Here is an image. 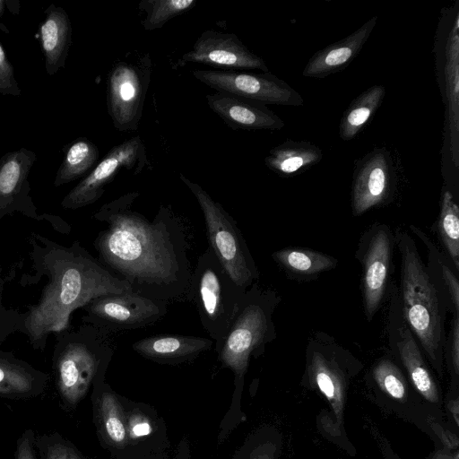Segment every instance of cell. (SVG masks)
I'll return each mask as SVG.
<instances>
[{"label":"cell","instance_id":"6da1fadb","mask_svg":"<svg viewBox=\"0 0 459 459\" xmlns=\"http://www.w3.org/2000/svg\"><path fill=\"white\" fill-rule=\"evenodd\" d=\"M139 196L124 194L96 212L106 224L94 243L100 263L134 293L168 304L188 299L193 270L183 221L170 205L150 220L134 209Z\"/></svg>","mask_w":459,"mask_h":459},{"label":"cell","instance_id":"7a4b0ae2","mask_svg":"<svg viewBox=\"0 0 459 459\" xmlns=\"http://www.w3.org/2000/svg\"><path fill=\"white\" fill-rule=\"evenodd\" d=\"M52 269L53 280L31 311L26 327L32 341L68 325L73 310L111 293H131V286L111 273L85 250L77 247L64 252Z\"/></svg>","mask_w":459,"mask_h":459},{"label":"cell","instance_id":"3957f363","mask_svg":"<svg viewBox=\"0 0 459 459\" xmlns=\"http://www.w3.org/2000/svg\"><path fill=\"white\" fill-rule=\"evenodd\" d=\"M395 241L401 254L403 316L429 358L437 361L444 344L437 290L413 239L406 232L397 230Z\"/></svg>","mask_w":459,"mask_h":459},{"label":"cell","instance_id":"277c9868","mask_svg":"<svg viewBox=\"0 0 459 459\" xmlns=\"http://www.w3.org/2000/svg\"><path fill=\"white\" fill-rule=\"evenodd\" d=\"M275 297L253 283L243 295L230 325L216 350L224 367L236 377L245 375L251 355L257 354L274 337L272 314Z\"/></svg>","mask_w":459,"mask_h":459},{"label":"cell","instance_id":"5b68a950","mask_svg":"<svg viewBox=\"0 0 459 459\" xmlns=\"http://www.w3.org/2000/svg\"><path fill=\"white\" fill-rule=\"evenodd\" d=\"M245 292L229 276L210 247L198 256L188 299L195 303L202 326L215 342L216 350Z\"/></svg>","mask_w":459,"mask_h":459},{"label":"cell","instance_id":"8992f818","mask_svg":"<svg viewBox=\"0 0 459 459\" xmlns=\"http://www.w3.org/2000/svg\"><path fill=\"white\" fill-rule=\"evenodd\" d=\"M179 178L202 210L209 247L234 282L247 290L255 283L259 273L236 221L199 184L182 173Z\"/></svg>","mask_w":459,"mask_h":459},{"label":"cell","instance_id":"52a82bcc","mask_svg":"<svg viewBox=\"0 0 459 459\" xmlns=\"http://www.w3.org/2000/svg\"><path fill=\"white\" fill-rule=\"evenodd\" d=\"M152 72L148 52L133 54L112 65L107 76V107L117 130L131 132L138 128Z\"/></svg>","mask_w":459,"mask_h":459},{"label":"cell","instance_id":"ba28073f","mask_svg":"<svg viewBox=\"0 0 459 459\" xmlns=\"http://www.w3.org/2000/svg\"><path fill=\"white\" fill-rule=\"evenodd\" d=\"M112 356L107 340L74 342L65 346L56 359L55 381L60 403L74 408L87 394L100 369Z\"/></svg>","mask_w":459,"mask_h":459},{"label":"cell","instance_id":"9c48e42d","mask_svg":"<svg viewBox=\"0 0 459 459\" xmlns=\"http://www.w3.org/2000/svg\"><path fill=\"white\" fill-rule=\"evenodd\" d=\"M150 165L145 145L139 135L113 146L102 160L66 195L62 206L77 209L98 201L123 170L139 174Z\"/></svg>","mask_w":459,"mask_h":459},{"label":"cell","instance_id":"30bf717a","mask_svg":"<svg viewBox=\"0 0 459 459\" xmlns=\"http://www.w3.org/2000/svg\"><path fill=\"white\" fill-rule=\"evenodd\" d=\"M193 75L216 91L234 94L264 105L300 107L304 104L299 92L270 72L195 70Z\"/></svg>","mask_w":459,"mask_h":459},{"label":"cell","instance_id":"8fae6325","mask_svg":"<svg viewBox=\"0 0 459 459\" xmlns=\"http://www.w3.org/2000/svg\"><path fill=\"white\" fill-rule=\"evenodd\" d=\"M402 166L385 147H377L355 162L351 184L354 215L386 203L394 195Z\"/></svg>","mask_w":459,"mask_h":459},{"label":"cell","instance_id":"7c38bea8","mask_svg":"<svg viewBox=\"0 0 459 459\" xmlns=\"http://www.w3.org/2000/svg\"><path fill=\"white\" fill-rule=\"evenodd\" d=\"M168 305L134 292L106 294L87 304L88 320L106 331L143 328L160 320Z\"/></svg>","mask_w":459,"mask_h":459},{"label":"cell","instance_id":"4fadbf2b","mask_svg":"<svg viewBox=\"0 0 459 459\" xmlns=\"http://www.w3.org/2000/svg\"><path fill=\"white\" fill-rule=\"evenodd\" d=\"M205 65L219 70H260L269 72L265 62L249 50L234 33L204 30L191 50L183 54L178 65Z\"/></svg>","mask_w":459,"mask_h":459},{"label":"cell","instance_id":"5bb4252c","mask_svg":"<svg viewBox=\"0 0 459 459\" xmlns=\"http://www.w3.org/2000/svg\"><path fill=\"white\" fill-rule=\"evenodd\" d=\"M362 254V292L365 314L370 320L379 308L387 287L392 255V235L385 225H378L368 234Z\"/></svg>","mask_w":459,"mask_h":459},{"label":"cell","instance_id":"9a60e30c","mask_svg":"<svg viewBox=\"0 0 459 459\" xmlns=\"http://www.w3.org/2000/svg\"><path fill=\"white\" fill-rule=\"evenodd\" d=\"M212 111L233 130H281L284 121L267 105L234 94L215 91L206 95Z\"/></svg>","mask_w":459,"mask_h":459},{"label":"cell","instance_id":"2e32d148","mask_svg":"<svg viewBox=\"0 0 459 459\" xmlns=\"http://www.w3.org/2000/svg\"><path fill=\"white\" fill-rule=\"evenodd\" d=\"M372 17L346 38L316 52L307 63L302 75L323 79L348 66L359 55L377 23Z\"/></svg>","mask_w":459,"mask_h":459},{"label":"cell","instance_id":"e0dca14e","mask_svg":"<svg viewBox=\"0 0 459 459\" xmlns=\"http://www.w3.org/2000/svg\"><path fill=\"white\" fill-rule=\"evenodd\" d=\"M212 339L182 334H159L133 343L139 355L159 363H177L192 359L212 349Z\"/></svg>","mask_w":459,"mask_h":459},{"label":"cell","instance_id":"ac0fdd59","mask_svg":"<svg viewBox=\"0 0 459 459\" xmlns=\"http://www.w3.org/2000/svg\"><path fill=\"white\" fill-rule=\"evenodd\" d=\"M44 13L39 39L46 71L53 75L65 66L72 43V26L67 13L60 6L52 4Z\"/></svg>","mask_w":459,"mask_h":459},{"label":"cell","instance_id":"d6986e66","mask_svg":"<svg viewBox=\"0 0 459 459\" xmlns=\"http://www.w3.org/2000/svg\"><path fill=\"white\" fill-rule=\"evenodd\" d=\"M36 154L26 148L5 153L0 159V208L22 200L30 190L28 177Z\"/></svg>","mask_w":459,"mask_h":459},{"label":"cell","instance_id":"ffe728a7","mask_svg":"<svg viewBox=\"0 0 459 459\" xmlns=\"http://www.w3.org/2000/svg\"><path fill=\"white\" fill-rule=\"evenodd\" d=\"M47 376L15 359L0 356V397L26 399L39 396L47 385Z\"/></svg>","mask_w":459,"mask_h":459},{"label":"cell","instance_id":"44dd1931","mask_svg":"<svg viewBox=\"0 0 459 459\" xmlns=\"http://www.w3.org/2000/svg\"><path fill=\"white\" fill-rule=\"evenodd\" d=\"M323 152L307 141L287 140L269 151L265 166L282 177L302 173L321 161Z\"/></svg>","mask_w":459,"mask_h":459},{"label":"cell","instance_id":"7402d4cb","mask_svg":"<svg viewBox=\"0 0 459 459\" xmlns=\"http://www.w3.org/2000/svg\"><path fill=\"white\" fill-rule=\"evenodd\" d=\"M385 95L383 85H373L361 92L348 106L339 125V135L344 141L355 138L372 120Z\"/></svg>","mask_w":459,"mask_h":459},{"label":"cell","instance_id":"603a6c76","mask_svg":"<svg viewBox=\"0 0 459 459\" xmlns=\"http://www.w3.org/2000/svg\"><path fill=\"white\" fill-rule=\"evenodd\" d=\"M397 333L396 347L412 383L426 398L436 401L437 389L435 384L425 367L411 331L403 322L402 325L397 328Z\"/></svg>","mask_w":459,"mask_h":459},{"label":"cell","instance_id":"cb8c5ba5","mask_svg":"<svg viewBox=\"0 0 459 459\" xmlns=\"http://www.w3.org/2000/svg\"><path fill=\"white\" fill-rule=\"evenodd\" d=\"M97 145L86 137H79L67 145L64 160L56 172L54 186L85 177L99 160Z\"/></svg>","mask_w":459,"mask_h":459},{"label":"cell","instance_id":"d4e9b609","mask_svg":"<svg viewBox=\"0 0 459 459\" xmlns=\"http://www.w3.org/2000/svg\"><path fill=\"white\" fill-rule=\"evenodd\" d=\"M97 419L105 440L123 447L127 440V423L123 408L113 393L103 391L95 401Z\"/></svg>","mask_w":459,"mask_h":459},{"label":"cell","instance_id":"484cf974","mask_svg":"<svg viewBox=\"0 0 459 459\" xmlns=\"http://www.w3.org/2000/svg\"><path fill=\"white\" fill-rule=\"evenodd\" d=\"M272 256L288 273L299 277L315 276L336 265L333 257L309 249L283 248Z\"/></svg>","mask_w":459,"mask_h":459},{"label":"cell","instance_id":"4316f807","mask_svg":"<svg viewBox=\"0 0 459 459\" xmlns=\"http://www.w3.org/2000/svg\"><path fill=\"white\" fill-rule=\"evenodd\" d=\"M438 232L455 269L459 270V208L452 194L445 190L442 194L438 219Z\"/></svg>","mask_w":459,"mask_h":459},{"label":"cell","instance_id":"83f0119b","mask_svg":"<svg viewBox=\"0 0 459 459\" xmlns=\"http://www.w3.org/2000/svg\"><path fill=\"white\" fill-rule=\"evenodd\" d=\"M195 0H143L139 9L145 13L141 24L145 30L161 29L169 21L196 5Z\"/></svg>","mask_w":459,"mask_h":459},{"label":"cell","instance_id":"f1b7e54d","mask_svg":"<svg viewBox=\"0 0 459 459\" xmlns=\"http://www.w3.org/2000/svg\"><path fill=\"white\" fill-rule=\"evenodd\" d=\"M38 459H83L77 448L57 432L36 436Z\"/></svg>","mask_w":459,"mask_h":459},{"label":"cell","instance_id":"f546056e","mask_svg":"<svg viewBox=\"0 0 459 459\" xmlns=\"http://www.w3.org/2000/svg\"><path fill=\"white\" fill-rule=\"evenodd\" d=\"M377 383L394 398L401 399L405 394V386L401 375L389 360L380 361L375 368Z\"/></svg>","mask_w":459,"mask_h":459},{"label":"cell","instance_id":"4dcf8cb0","mask_svg":"<svg viewBox=\"0 0 459 459\" xmlns=\"http://www.w3.org/2000/svg\"><path fill=\"white\" fill-rule=\"evenodd\" d=\"M0 93L3 95L19 96L21 89L15 79L14 69L9 62L0 43Z\"/></svg>","mask_w":459,"mask_h":459},{"label":"cell","instance_id":"1f68e13d","mask_svg":"<svg viewBox=\"0 0 459 459\" xmlns=\"http://www.w3.org/2000/svg\"><path fill=\"white\" fill-rule=\"evenodd\" d=\"M34 431L25 429L16 441L14 459H38Z\"/></svg>","mask_w":459,"mask_h":459},{"label":"cell","instance_id":"d6a6232c","mask_svg":"<svg viewBox=\"0 0 459 459\" xmlns=\"http://www.w3.org/2000/svg\"><path fill=\"white\" fill-rule=\"evenodd\" d=\"M126 423L128 438L143 437L152 431L151 422L142 414H132Z\"/></svg>","mask_w":459,"mask_h":459},{"label":"cell","instance_id":"836d02e7","mask_svg":"<svg viewBox=\"0 0 459 459\" xmlns=\"http://www.w3.org/2000/svg\"><path fill=\"white\" fill-rule=\"evenodd\" d=\"M441 273L444 279L447 292L449 294L452 305L455 308V314L459 310V282L450 268L446 264L441 265Z\"/></svg>","mask_w":459,"mask_h":459},{"label":"cell","instance_id":"e575fe53","mask_svg":"<svg viewBox=\"0 0 459 459\" xmlns=\"http://www.w3.org/2000/svg\"><path fill=\"white\" fill-rule=\"evenodd\" d=\"M452 360L455 370H458L459 366V319L458 314H455L451 325V333L449 334Z\"/></svg>","mask_w":459,"mask_h":459},{"label":"cell","instance_id":"d590c367","mask_svg":"<svg viewBox=\"0 0 459 459\" xmlns=\"http://www.w3.org/2000/svg\"><path fill=\"white\" fill-rule=\"evenodd\" d=\"M248 459H270L269 455L265 453L255 452L250 455Z\"/></svg>","mask_w":459,"mask_h":459},{"label":"cell","instance_id":"8d00e7d4","mask_svg":"<svg viewBox=\"0 0 459 459\" xmlns=\"http://www.w3.org/2000/svg\"><path fill=\"white\" fill-rule=\"evenodd\" d=\"M7 4L6 1L4 0H0V17H2L3 13H4V6L5 4Z\"/></svg>","mask_w":459,"mask_h":459}]
</instances>
